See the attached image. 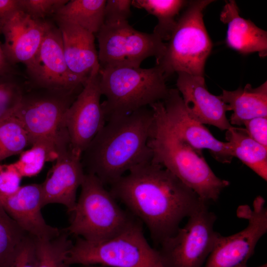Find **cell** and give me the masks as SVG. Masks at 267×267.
<instances>
[{"label": "cell", "mask_w": 267, "mask_h": 267, "mask_svg": "<svg viewBox=\"0 0 267 267\" xmlns=\"http://www.w3.org/2000/svg\"><path fill=\"white\" fill-rule=\"evenodd\" d=\"M17 76H0V121L14 114L25 92Z\"/></svg>", "instance_id": "obj_29"}, {"label": "cell", "mask_w": 267, "mask_h": 267, "mask_svg": "<svg viewBox=\"0 0 267 267\" xmlns=\"http://www.w3.org/2000/svg\"><path fill=\"white\" fill-rule=\"evenodd\" d=\"M162 102L166 120L180 139L200 153L208 149L218 162H231L233 156L229 143L217 139L203 124L190 116L177 89H169Z\"/></svg>", "instance_id": "obj_15"}, {"label": "cell", "mask_w": 267, "mask_h": 267, "mask_svg": "<svg viewBox=\"0 0 267 267\" xmlns=\"http://www.w3.org/2000/svg\"><path fill=\"white\" fill-rule=\"evenodd\" d=\"M101 103L106 122L162 101L169 89L161 67L100 68Z\"/></svg>", "instance_id": "obj_4"}, {"label": "cell", "mask_w": 267, "mask_h": 267, "mask_svg": "<svg viewBox=\"0 0 267 267\" xmlns=\"http://www.w3.org/2000/svg\"><path fill=\"white\" fill-rule=\"evenodd\" d=\"M131 0H107L104 13L103 24H114L128 22L131 15Z\"/></svg>", "instance_id": "obj_32"}, {"label": "cell", "mask_w": 267, "mask_h": 267, "mask_svg": "<svg viewBox=\"0 0 267 267\" xmlns=\"http://www.w3.org/2000/svg\"><path fill=\"white\" fill-rule=\"evenodd\" d=\"M213 1H189L177 20L165 53L156 62L166 79L179 72L204 76L205 63L213 44L204 24L203 11Z\"/></svg>", "instance_id": "obj_6"}, {"label": "cell", "mask_w": 267, "mask_h": 267, "mask_svg": "<svg viewBox=\"0 0 267 267\" xmlns=\"http://www.w3.org/2000/svg\"><path fill=\"white\" fill-rule=\"evenodd\" d=\"M26 67L34 88L80 92L84 87L69 69L60 31L51 21L36 54Z\"/></svg>", "instance_id": "obj_13"}, {"label": "cell", "mask_w": 267, "mask_h": 267, "mask_svg": "<svg viewBox=\"0 0 267 267\" xmlns=\"http://www.w3.org/2000/svg\"><path fill=\"white\" fill-rule=\"evenodd\" d=\"M225 139L231 146L233 157L267 181V147L251 138L245 129L233 126L226 130Z\"/></svg>", "instance_id": "obj_22"}, {"label": "cell", "mask_w": 267, "mask_h": 267, "mask_svg": "<svg viewBox=\"0 0 267 267\" xmlns=\"http://www.w3.org/2000/svg\"><path fill=\"white\" fill-rule=\"evenodd\" d=\"M154 121L151 108H142L108 120L83 152L86 173L111 185L126 173L152 159L148 142Z\"/></svg>", "instance_id": "obj_2"}, {"label": "cell", "mask_w": 267, "mask_h": 267, "mask_svg": "<svg viewBox=\"0 0 267 267\" xmlns=\"http://www.w3.org/2000/svg\"><path fill=\"white\" fill-rule=\"evenodd\" d=\"M22 178L13 163L0 165V199L16 192Z\"/></svg>", "instance_id": "obj_33"}, {"label": "cell", "mask_w": 267, "mask_h": 267, "mask_svg": "<svg viewBox=\"0 0 267 267\" xmlns=\"http://www.w3.org/2000/svg\"><path fill=\"white\" fill-rule=\"evenodd\" d=\"M49 21L33 19L17 10L0 25L4 42L3 52L13 66L23 63L27 66L36 54L44 39Z\"/></svg>", "instance_id": "obj_16"}, {"label": "cell", "mask_w": 267, "mask_h": 267, "mask_svg": "<svg viewBox=\"0 0 267 267\" xmlns=\"http://www.w3.org/2000/svg\"><path fill=\"white\" fill-rule=\"evenodd\" d=\"M83 267H105L101 266H96V265H89V266H83Z\"/></svg>", "instance_id": "obj_37"}, {"label": "cell", "mask_w": 267, "mask_h": 267, "mask_svg": "<svg viewBox=\"0 0 267 267\" xmlns=\"http://www.w3.org/2000/svg\"><path fill=\"white\" fill-rule=\"evenodd\" d=\"M55 139L40 140L20 154L19 159L13 164L22 178L36 176L46 162L55 161Z\"/></svg>", "instance_id": "obj_25"}, {"label": "cell", "mask_w": 267, "mask_h": 267, "mask_svg": "<svg viewBox=\"0 0 267 267\" xmlns=\"http://www.w3.org/2000/svg\"><path fill=\"white\" fill-rule=\"evenodd\" d=\"M232 111L229 121L232 125H243L245 122L258 117H267V82L253 88L250 84L233 91L222 89L220 95Z\"/></svg>", "instance_id": "obj_21"}, {"label": "cell", "mask_w": 267, "mask_h": 267, "mask_svg": "<svg viewBox=\"0 0 267 267\" xmlns=\"http://www.w3.org/2000/svg\"><path fill=\"white\" fill-rule=\"evenodd\" d=\"M150 107L154 116L148 142L152 161L168 170L203 201H216L229 182L217 177L202 154L177 135L166 120L162 101Z\"/></svg>", "instance_id": "obj_3"}, {"label": "cell", "mask_w": 267, "mask_h": 267, "mask_svg": "<svg viewBox=\"0 0 267 267\" xmlns=\"http://www.w3.org/2000/svg\"><path fill=\"white\" fill-rule=\"evenodd\" d=\"M220 20L227 25L225 43L228 47L243 55L257 52L261 57L267 56V31L241 17L234 0L225 1Z\"/></svg>", "instance_id": "obj_20"}, {"label": "cell", "mask_w": 267, "mask_h": 267, "mask_svg": "<svg viewBox=\"0 0 267 267\" xmlns=\"http://www.w3.org/2000/svg\"><path fill=\"white\" fill-rule=\"evenodd\" d=\"M53 18L61 34L67 66L84 86L92 73L100 69L94 34L70 22Z\"/></svg>", "instance_id": "obj_19"}, {"label": "cell", "mask_w": 267, "mask_h": 267, "mask_svg": "<svg viewBox=\"0 0 267 267\" xmlns=\"http://www.w3.org/2000/svg\"><path fill=\"white\" fill-rule=\"evenodd\" d=\"M177 89L190 116L202 124L227 130L232 126L227 118V105L220 95L210 93L206 87L204 76L177 73Z\"/></svg>", "instance_id": "obj_17"}, {"label": "cell", "mask_w": 267, "mask_h": 267, "mask_svg": "<svg viewBox=\"0 0 267 267\" xmlns=\"http://www.w3.org/2000/svg\"><path fill=\"white\" fill-rule=\"evenodd\" d=\"M189 1L183 0H134L132 6L155 16L157 24L153 33L163 41H169L177 24L176 17Z\"/></svg>", "instance_id": "obj_24"}, {"label": "cell", "mask_w": 267, "mask_h": 267, "mask_svg": "<svg viewBox=\"0 0 267 267\" xmlns=\"http://www.w3.org/2000/svg\"><path fill=\"white\" fill-rule=\"evenodd\" d=\"M29 234L0 205V267H3Z\"/></svg>", "instance_id": "obj_28"}, {"label": "cell", "mask_w": 267, "mask_h": 267, "mask_svg": "<svg viewBox=\"0 0 267 267\" xmlns=\"http://www.w3.org/2000/svg\"><path fill=\"white\" fill-rule=\"evenodd\" d=\"M110 185L114 197L146 225L152 239L159 244L174 235L182 221L205 202L152 159L132 169Z\"/></svg>", "instance_id": "obj_1"}, {"label": "cell", "mask_w": 267, "mask_h": 267, "mask_svg": "<svg viewBox=\"0 0 267 267\" xmlns=\"http://www.w3.org/2000/svg\"><path fill=\"white\" fill-rule=\"evenodd\" d=\"M204 202L187 218L186 223L160 245L164 267H202L220 234L214 229L215 214Z\"/></svg>", "instance_id": "obj_8"}, {"label": "cell", "mask_w": 267, "mask_h": 267, "mask_svg": "<svg viewBox=\"0 0 267 267\" xmlns=\"http://www.w3.org/2000/svg\"><path fill=\"white\" fill-rule=\"evenodd\" d=\"M67 232L52 238L35 237L36 267H70L66 262L73 242Z\"/></svg>", "instance_id": "obj_26"}, {"label": "cell", "mask_w": 267, "mask_h": 267, "mask_svg": "<svg viewBox=\"0 0 267 267\" xmlns=\"http://www.w3.org/2000/svg\"><path fill=\"white\" fill-rule=\"evenodd\" d=\"M248 135L253 139L267 147V117H258L243 124Z\"/></svg>", "instance_id": "obj_34"}, {"label": "cell", "mask_w": 267, "mask_h": 267, "mask_svg": "<svg viewBox=\"0 0 267 267\" xmlns=\"http://www.w3.org/2000/svg\"><path fill=\"white\" fill-rule=\"evenodd\" d=\"M99 71L92 73L63 118L72 146L81 155L106 123Z\"/></svg>", "instance_id": "obj_14"}, {"label": "cell", "mask_w": 267, "mask_h": 267, "mask_svg": "<svg viewBox=\"0 0 267 267\" xmlns=\"http://www.w3.org/2000/svg\"><path fill=\"white\" fill-rule=\"evenodd\" d=\"M29 145L28 133L18 118L12 115L0 121V161L20 154Z\"/></svg>", "instance_id": "obj_27"}, {"label": "cell", "mask_w": 267, "mask_h": 267, "mask_svg": "<svg viewBox=\"0 0 267 267\" xmlns=\"http://www.w3.org/2000/svg\"><path fill=\"white\" fill-rule=\"evenodd\" d=\"M35 237L28 235L3 267H36Z\"/></svg>", "instance_id": "obj_31"}, {"label": "cell", "mask_w": 267, "mask_h": 267, "mask_svg": "<svg viewBox=\"0 0 267 267\" xmlns=\"http://www.w3.org/2000/svg\"><path fill=\"white\" fill-rule=\"evenodd\" d=\"M1 34V29L0 26V35ZM19 72L14 66L11 64L7 60L1 47L0 42V76L8 75H18Z\"/></svg>", "instance_id": "obj_36"}, {"label": "cell", "mask_w": 267, "mask_h": 267, "mask_svg": "<svg viewBox=\"0 0 267 267\" xmlns=\"http://www.w3.org/2000/svg\"><path fill=\"white\" fill-rule=\"evenodd\" d=\"M17 10H19L18 0H0V25Z\"/></svg>", "instance_id": "obj_35"}, {"label": "cell", "mask_w": 267, "mask_h": 267, "mask_svg": "<svg viewBox=\"0 0 267 267\" xmlns=\"http://www.w3.org/2000/svg\"><path fill=\"white\" fill-rule=\"evenodd\" d=\"M69 265H96L111 267H164L158 250L146 239L141 222L134 218L115 236L99 242L78 237L70 249Z\"/></svg>", "instance_id": "obj_5"}, {"label": "cell", "mask_w": 267, "mask_h": 267, "mask_svg": "<svg viewBox=\"0 0 267 267\" xmlns=\"http://www.w3.org/2000/svg\"><path fill=\"white\" fill-rule=\"evenodd\" d=\"M245 267H248L246 266ZM258 267H267V264H265L261 265V266H259Z\"/></svg>", "instance_id": "obj_38"}, {"label": "cell", "mask_w": 267, "mask_h": 267, "mask_svg": "<svg viewBox=\"0 0 267 267\" xmlns=\"http://www.w3.org/2000/svg\"><path fill=\"white\" fill-rule=\"evenodd\" d=\"M100 68L140 67L146 58L157 62L163 56L167 43L153 33L138 31L128 22L103 24L96 34Z\"/></svg>", "instance_id": "obj_9"}, {"label": "cell", "mask_w": 267, "mask_h": 267, "mask_svg": "<svg viewBox=\"0 0 267 267\" xmlns=\"http://www.w3.org/2000/svg\"><path fill=\"white\" fill-rule=\"evenodd\" d=\"M68 0H18L19 10L36 20L54 15Z\"/></svg>", "instance_id": "obj_30"}, {"label": "cell", "mask_w": 267, "mask_h": 267, "mask_svg": "<svg viewBox=\"0 0 267 267\" xmlns=\"http://www.w3.org/2000/svg\"><path fill=\"white\" fill-rule=\"evenodd\" d=\"M80 92L35 88L25 92L13 115L26 130L30 146L44 139H54L64 115Z\"/></svg>", "instance_id": "obj_10"}, {"label": "cell", "mask_w": 267, "mask_h": 267, "mask_svg": "<svg viewBox=\"0 0 267 267\" xmlns=\"http://www.w3.org/2000/svg\"><path fill=\"white\" fill-rule=\"evenodd\" d=\"M0 205L24 231L34 237L52 239L61 233L47 224L42 214V184L21 186L14 193L0 199Z\"/></svg>", "instance_id": "obj_18"}, {"label": "cell", "mask_w": 267, "mask_h": 267, "mask_svg": "<svg viewBox=\"0 0 267 267\" xmlns=\"http://www.w3.org/2000/svg\"><path fill=\"white\" fill-rule=\"evenodd\" d=\"M81 187L67 233L89 242H102L121 232L134 218L120 208L94 175L85 173Z\"/></svg>", "instance_id": "obj_7"}, {"label": "cell", "mask_w": 267, "mask_h": 267, "mask_svg": "<svg viewBox=\"0 0 267 267\" xmlns=\"http://www.w3.org/2000/svg\"><path fill=\"white\" fill-rule=\"evenodd\" d=\"M105 0H71L61 7L53 18L74 23L97 34L104 23Z\"/></svg>", "instance_id": "obj_23"}, {"label": "cell", "mask_w": 267, "mask_h": 267, "mask_svg": "<svg viewBox=\"0 0 267 267\" xmlns=\"http://www.w3.org/2000/svg\"><path fill=\"white\" fill-rule=\"evenodd\" d=\"M238 217L247 221L242 230L229 236L220 235L206 260L205 267H245L259 240L267 232V208L261 196L254 199L253 208L240 206Z\"/></svg>", "instance_id": "obj_11"}, {"label": "cell", "mask_w": 267, "mask_h": 267, "mask_svg": "<svg viewBox=\"0 0 267 267\" xmlns=\"http://www.w3.org/2000/svg\"><path fill=\"white\" fill-rule=\"evenodd\" d=\"M55 144V163L42 183L43 207L58 203L65 206L68 212H73L77 202V191L85 175L82 155L73 149L63 125L57 133Z\"/></svg>", "instance_id": "obj_12"}]
</instances>
